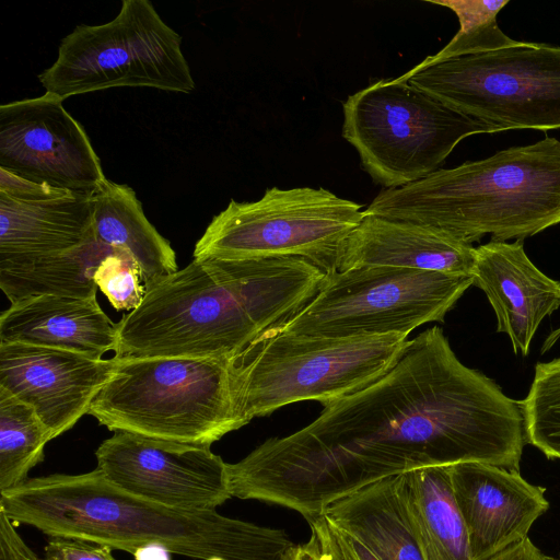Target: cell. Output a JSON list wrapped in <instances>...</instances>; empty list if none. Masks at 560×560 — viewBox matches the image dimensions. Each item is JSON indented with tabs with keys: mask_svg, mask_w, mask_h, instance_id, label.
<instances>
[{
	"mask_svg": "<svg viewBox=\"0 0 560 560\" xmlns=\"http://www.w3.org/2000/svg\"><path fill=\"white\" fill-rule=\"evenodd\" d=\"M525 443L518 400L462 363L434 326L408 339L374 383L228 464L229 485L232 497L310 523L342 497L422 467L478 462L520 471Z\"/></svg>",
	"mask_w": 560,
	"mask_h": 560,
	"instance_id": "obj_1",
	"label": "cell"
},
{
	"mask_svg": "<svg viewBox=\"0 0 560 560\" xmlns=\"http://www.w3.org/2000/svg\"><path fill=\"white\" fill-rule=\"evenodd\" d=\"M319 290L299 259H194L153 284L117 323V359L231 358Z\"/></svg>",
	"mask_w": 560,
	"mask_h": 560,
	"instance_id": "obj_2",
	"label": "cell"
},
{
	"mask_svg": "<svg viewBox=\"0 0 560 560\" xmlns=\"http://www.w3.org/2000/svg\"><path fill=\"white\" fill-rule=\"evenodd\" d=\"M0 509L13 523L44 534L73 537L133 553L161 544L171 553L207 560H282L295 545L278 528L189 511L136 497L98 469L79 475L27 478L0 492Z\"/></svg>",
	"mask_w": 560,
	"mask_h": 560,
	"instance_id": "obj_3",
	"label": "cell"
},
{
	"mask_svg": "<svg viewBox=\"0 0 560 560\" xmlns=\"http://www.w3.org/2000/svg\"><path fill=\"white\" fill-rule=\"evenodd\" d=\"M364 215L427 225L470 245L486 235L524 241L560 223V140L546 137L383 189Z\"/></svg>",
	"mask_w": 560,
	"mask_h": 560,
	"instance_id": "obj_4",
	"label": "cell"
},
{
	"mask_svg": "<svg viewBox=\"0 0 560 560\" xmlns=\"http://www.w3.org/2000/svg\"><path fill=\"white\" fill-rule=\"evenodd\" d=\"M115 359L88 412L108 430L210 446L246 425L233 396L230 358Z\"/></svg>",
	"mask_w": 560,
	"mask_h": 560,
	"instance_id": "obj_5",
	"label": "cell"
},
{
	"mask_svg": "<svg viewBox=\"0 0 560 560\" xmlns=\"http://www.w3.org/2000/svg\"><path fill=\"white\" fill-rule=\"evenodd\" d=\"M407 337L267 331L229 360L237 412L247 424L298 401L315 400L325 408L383 376L400 357Z\"/></svg>",
	"mask_w": 560,
	"mask_h": 560,
	"instance_id": "obj_6",
	"label": "cell"
},
{
	"mask_svg": "<svg viewBox=\"0 0 560 560\" xmlns=\"http://www.w3.org/2000/svg\"><path fill=\"white\" fill-rule=\"evenodd\" d=\"M342 109V137L385 189L438 171L465 138L498 132L399 78L377 80L349 95Z\"/></svg>",
	"mask_w": 560,
	"mask_h": 560,
	"instance_id": "obj_7",
	"label": "cell"
},
{
	"mask_svg": "<svg viewBox=\"0 0 560 560\" xmlns=\"http://www.w3.org/2000/svg\"><path fill=\"white\" fill-rule=\"evenodd\" d=\"M37 78L45 93L62 101L112 88L186 94L196 88L182 36L149 0H124L112 21L77 25L61 39L55 62Z\"/></svg>",
	"mask_w": 560,
	"mask_h": 560,
	"instance_id": "obj_8",
	"label": "cell"
},
{
	"mask_svg": "<svg viewBox=\"0 0 560 560\" xmlns=\"http://www.w3.org/2000/svg\"><path fill=\"white\" fill-rule=\"evenodd\" d=\"M398 78L498 132L560 129V46L521 42L417 65Z\"/></svg>",
	"mask_w": 560,
	"mask_h": 560,
	"instance_id": "obj_9",
	"label": "cell"
},
{
	"mask_svg": "<svg viewBox=\"0 0 560 560\" xmlns=\"http://www.w3.org/2000/svg\"><path fill=\"white\" fill-rule=\"evenodd\" d=\"M363 218L362 205L323 187H272L256 201L232 199L196 243L194 259L299 257L328 275Z\"/></svg>",
	"mask_w": 560,
	"mask_h": 560,
	"instance_id": "obj_10",
	"label": "cell"
},
{
	"mask_svg": "<svg viewBox=\"0 0 560 560\" xmlns=\"http://www.w3.org/2000/svg\"><path fill=\"white\" fill-rule=\"evenodd\" d=\"M472 277L436 271L361 267L325 275L318 293L299 313L269 331L310 337L409 335L444 322Z\"/></svg>",
	"mask_w": 560,
	"mask_h": 560,
	"instance_id": "obj_11",
	"label": "cell"
},
{
	"mask_svg": "<svg viewBox=\"0 0 560 560\" xmlns=\"http://www.w3.org/2000/svg\"><path fill=\"white\" fill-rule=\"evenodd\" d=\"M95 457L112 485L165 506L210 511L232 498L228 463L210 446L116 432Z\"/></svg>",
	"mask_w": 560,
	"mask_h": 560,
	"instance_id": "obj_12",
	"label": "cell"
},
{
	"mask_svg": "<svg viewBox=\"0 0 560 560\" xmlns=\"http://www.w3.org/2000/svg\"><path fill=\"white\" fill-rule=\"evenodd\" d=\"M0 167L83 195L107 179L82 125L49 93L0 106Z\"/></svg>",
	"mask_w": 560,
	"mask_h": 560,
	"instance_id": "obj_13",
	"label": "cell"
},
{
	"mask_svg": "<svg viewBox=\"0 0 560 560\" xmlns=\"http://www.w3.org/2000/svg\"><path fill=\"white\" fill-rule=\"evenodd\" d=\"M116 364L81 353L20 342L0 343V387L31 406L52 439L70 430Z\"/></svg>",
	"mask_w": 560,
	"mask_h": 560,
	"instance_id": "obj_14",
	"label": "cell"
},
{
	"mask_svg": "<svg viewBox=\"0 0 560 560\" xmlns=\"http://www.w3.org/2000/svg\"><path fill=\"white\" fill-rule=\"evenodd\" d=\"M450 475L472 560H488L525 539L549 509L546 489L527 482L518 471L467 462L451 465Z\"/></svg>",
	"mask_w": 560,
	"mask_h": 560,
	"instance_id": "obj_15",
	"label": "cell"
},
{
	"mask_svg": "<svg viewBox=\"0 0 560 560\" xmlns=\"http://www.w3.org/2000/svg\"><path fill=\"white\" fill-rule=\"evenodd\" d=\"M471 277L494 311L497 331L508 335L515 354L526 357L542 319L560 307V282L532 262L523 240L476 247Z\"/></svg>",
	"mask_w": 560,
	"mask_h": 560,
	"instance_id": "obj_16",
	"label": "cell"
},
{
	"mask_svg": "<svg viewBox=\"0 0 560 560\" xmlns=\"http://www.w3.org/2000/svg\"><path fill=\"white\" fill-rule=\"evenodd\" d=\"M476 247L427 225L364 215L346 241L338 271L395 267L471 277Z\"/></svg>",
	"mask_w": 560,
	"mask_h": 560,
	"instance_id": "obj_17",
	"label": "cell"
},
{
	"mask_svg": "<svg viewBox=\"0 0 560 560\" xmlns=\"http://www.w3.org/2000/svg\"><path fill=\"white\" fill-rule=\"evenodd\" d=\"M49 347L102 359L115 351L117 323L96 295H39L13 303L0 315V343Z\"/></svg>",
	"mask_w": 560,
	"mask_h": 560,
	"instance_id": "obj_18",
	"label": "cell"
},
{
	"mask_svg": "<svg viewBox=\"0 0 560 560\" xmlns=\"http://www.w3.org/2000/svg\"><path fill=\"white\" fill-rule=\"evenodd\" d=\"M323 515L380 560H427L409 508L405 474L338 499Z\"/></svg>",
	"mask_w": 560,
	"mask_h": 560,
	"instance_id": "obj_19",
	"label": "cell"
},
{
	"mask_svg": "<svg viewBox=\"0 0 560 560\" xmlns=\"http://www.w3.org/2000/svg\"><path fill=\"white\" fill-rule=\"evenodd\" d=\"M94 241L92 195L37 203L0 195V261L62 254Z\"/></svg>",
	"mask_w": 560,
	"mask_h": 560,
	"instance_id": "obj_20",
	"label": "cell"
},
{
	"mask_svg": "<svg viewBox=\"0 0 560 560\" xmlns=\"http://www.w3.org/2000/svg\"><path fill=\"white\" fill-rule=\"evenodd\" d=\"M95 240L129 253L145 290L178 270L176 254L147 219L135 190L109 179L92 195Z\"/></svg>",
	"mask_w": 560,
	"mask_h": 560,
	"instance_id": "obj_21",
	"label": "cell"
},
{
	"mask_svg": "<svg viewBox=\"0 0 560 560\" xmlns=\"http://www.w3.org/2000/svg\"><path fill=\"white\" fill-rule=\"evenodd\" d=\"M405 477L409 508L427 560H472L450 466L422 467Z\"/></svg>",
	"mask_w": 560,
	"mask_h": 560,
	"instance_id": "obj_22",
	"label": "cell"
},
{
	"mask_svg": "<svg viewBox=\"0 0 560 560\" xmlns=\"http://www.w3.org/2000/svg\"><path fill=\"white\" fill-rule=\"evenodd\" d=\"M113 250L97 241L73 250L22 261H0V288L11 304L39 295L91 298L93 275Z\"/></svg>",
	"mask_w": 560,
	"mask_h": 560,
	"instance_id": "obj_23",
	"label": "cell"
},
{
	"mask_svg": "<svg viewBox=\"0 0 560 560\" xmlns=\"http://www.w3.org/2000/svg\"><path fill=\"white\" fill-rule=\"evenodd\" d=\"M50 431L35 410L0 387V492L22 485L44 459Z\"/></svg>",
	"mask_w": 560,
	"mask_h": 560,
	"instance_id": "obj_24",
	"label": "cell"
},
{
	"mask_svg": "<svg viewBox=\"0 0 560 560\" xmlns=\"http://www.w3.org/2000/svg\"><path fill=\"white\" fill-rule=\"evenodd\" d=\"M451 9L459 21L455 36L435 55L428 56L418 66H427L450 58L486 54L514 47L521 42L505 35L497 23V15L509 0H428Z\"/></svg>",
	"mask_w": 560,
	"mask_h": 560,
	"instance_id": "obj_25",
	"label": "cell"
},
{
	"mask_svg": "<svg viewBox=\"0 0 560 560\" xmlns=\"http://www.w3.org/2000/svg\"><path fill=\"white\" fill-rule=\"evenodd\" d=\"M518 404L526 443L560 459V357L536 364L528 394Z\"/></svg>",
	"mask_w": 560,
	"mask_h": 560,
	"instance_id": "obj_26",
	"label": "cell"
},
{
	"mask_svg": "<svg viewBox=\"0 0 560 560\" xmlns=\"http://www.w3.org/2000/svg\"><path fill=\"white\" fill-rule=\"evenodd\" d=\"M93 280L117 311L135 310L145 294L140 266L121 249L113 248L101 260Z\"/></svg>",
	"mask_w": 560,
	"mask_h": 560,
	"instance_id": "obj_27",
	"label": "cell"
},
{
	"mask_svg": "<svg viewBox=\"0 0 560 560\" xmlns=\"http://www.w3.org/2000/svg\"><path fill=\"white\" fill-rule=\"evenodd\" d=\"M311 532L330 560H380L365 545L324 515L310 522Z\"/></svg>",
	"mask_w": 560,
	"mask_h": 560,
	"instance_id": "obj_28",
	"label": "cell"
},
{
	"mask_svg": "<svg viewBox=\"0 0 560 560\" xmlns=\"http://www.w3.org/2000/svg\"><path fill=\"white\" fill-rule=\"evenodd\" d=\"M73 191L39 184L0 167V195L18 202L37 203L69 197Z\"/></svg>",
	"mask_w": 560,
	"mask_h": 560,
	"instance_id": "obj_29",
	"label": "cell"
},
{
	"mask_svg": "<svg viewBox=\"0 0 560 560\" xmlns=\"http://www.w3.org/2000/svg\"><path fill=\"white\" fill-rule=\"evenodd\" d=\"M43 560H117L107 546L79 538L52 536Z\"/></svg>",
	"mask_w": 560,
	"mask_h": 560,
	"instance_id": "obj_30",
	"label": "cell"
},
{
	"mask_svg": "<svg viewBox=\"0 0 560 560\" xmlns=\"http://www.w3.org/2000/svg\"><path fill=\"white\" fill-rule=\"evenodd\" d=\"M488 560H556L538 549L528 537L514 544Z\"/></svg>",
	"mask_w": 560,
	"mask_h": 560,
	"instance_id": "obj_31",
	"label": "cell"
},
{
	"mask_svg": "<svg viewBox=\"0 0 560 560\" xmlns=\"http://www.w3.org/2000/svg\"><path fill=\"white\" fill-rule=\"evenodd\" d=\"M282 560H330L319 548L316 538L311 535L304 544L294 545Z\"/></svg>",
	"mask_w": 560,
	"mask_h": 560,
	"instance_id": "obj_32",
	"label": "cell"
},
{
	"mask_svg": "<svg viewBox=\"0 0 560 560\" xmlns=\"http://www.w3.org/2000/svg\"><path fill=\"white\" fill-rule=\"evenodd\" d=\"M170 553L161 544H148L139 547L132 555L135 560H171Z\"/></svg>",
	"mask_w": 560,
	"mask_h": 560,
	"instance_id": "obj_33",
	"label": "cell"
},
{
	"mask_svg": "<svg viewBox=\"0 0 560 560\" xmlns=\"http://www.w3.org/2000/svg\"><path fill=\"white\" fill-rule=\"evenodd\" d=\"M559 338H560V327L555 329L547 336L546 340L542 343L540 352L545 353L548 350H550L553 347V345L559 340Z\"/></svg>",
	"mask_w": 560,
	"mask_h": 560,
	"instance_id": "obj_34",
	"label": "cell"
},
{
	"mask_svg": "<svg viewBox=\"0 0 560 560\" xmlns=\"http://www.w3.org/2000/svg\"><path fill=\"white\" fill-rule=\"evenodd\" d=\"M207 560H223V559L214 557V558H210V559H207Z\"/></svg>",
	"mask_w": 560,
	"mask_h": 560,
	"instance_id": "obj_35",
	"label": "cell"
},
{
	"mask_svg": "<svg viewBox=\"0 0 560 560\" xmlns=\"http://www.w3.org/2000/svg\"><path fill=\"white\" fill-rule=\"evenodd\" d=\"M560 560V559H559Z\"/></svg>",
	"mask_w": 560,
	"mask_h": 560,
	"instance_id": "obj_36",
	"label": "cell"
}]
</instances>
